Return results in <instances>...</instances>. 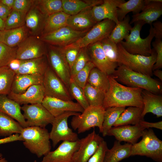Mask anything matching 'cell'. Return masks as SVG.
<instances>
[{"mask_svg":"<svg viewBox=\"0 0 162 162\" xmlns=\"http://www.w3.org/2000/svg\"><path fill=\"white\" fill-rule=\"evenodd\" d=\"M110 87L105 93L103 107L135 106L143 109L142 96L143 89L124 86L119 83L112 75H108Z\"/></svg>","mask_w":162,"mask_h":162,"instance_id":"obj_1","label":"cell"},{"mask_svg":"<svg viewBox=\"0 0 162 162\" xmlns=\"http://www.w3.org/2000/svg\"><path fill=\"white\" fill-rule=\"evenodd\" d=\"M117 81L128 86L141 88L154 94L161 93V83L151 77L134 71L120 64L112 75Z\"/></svg>","mask_w":162,"mask_h":162,"instance_id":"obj_2","label":"cell"},{"mask_svg":"<svg viewBox=\"0 0 162 162\" xmlns=\"http://www.w3.org/2000/svg\"><path fill=\"white\" fill-rule=\"evenodd\" d=\"M25 147L38 158L44 156L51 151L49 133L45 128L28 127L20 134Z\"/></svg>","mask_w":162,"mask_h":162,"instance_id":"obj_3","label":"cell"},{"mask_svg":"<svg viewBox=\"0 0 162 162\" xmlns=\"http://www.w3.org/2000/svg\"><path fill=\"white\" fill-rule=\"evenodd\" d=\"M134 23V26L129 34L125 39V41L120 43L124 48L131 54L149 56L152 53L151 42L154 37L153 26L150 25L148 35L143 39L140 37V32L145 23L143 21H138Z\"/></svg>","mask_w":162,"mask_h":162,"instance_id":"obj_4","label":"cell"},{"mask_svg":"<svg viewBox=\"0 0 162 162\" xmlns=\"http://www.w3.org/2000/svg\"><path fill=\"white\" fill-rule=\"evenodd\" d=\"M118 51V65L123 64L130 69L151 77L152 68L156 62L157 54L152 49L151 55L145 56L134 54L128 52L121 43L117 44Z\"/></svg>","mask_w":162,"mask_h":162,"instance_id":"obj_5","label":"cell"},{"mask_svg":"<svg viewBox=\"0 0 162 162\" xmlns=\"http://www.w3.org/2000/svg\"><path fill=\"white\" fill-rule=\"evenodd\" d=\"M142 140L132 145L130 156L140 155L150 158L157 162H162V141L151 128L145 129Z\"/></svg>","mask_w":162,"mask_h":162,"instance_id":"obj_6","label":"cell"},{"mask_svg":"<svg viewBox=\"0 0 162 162\" xmlns=\"http://www.w3.org/2000/svg\"><path fill=\"white\" fill-rule=\"evenodd\" d=\"M105 109L102 106H89L79 114L73 116L70 124L73 129L80 134L92 128L98 127L102 133Z\"/></svg>","mask_w":162,"mask_h":162,"instance_id":"obj_7","label":"cell"},{"mask_svg":"<svg viewBox=\"0 0 162 162\" xmlns=\"http://www.w3.org/2000/svg\"><path fill=\"white\" fill-rule=\"evenodd\" d=\"M80 114L79 112H67L55 117L49 133L50 139L54 148L61 141L73 142L79 139L77 134L68 126V121L70 116Z\"/></svg>","mask_w":162,"mask_h":162,"instance_id":"obj_8","label":"cell"},{"mask_svg":"<svg viewBox=\"0 0 162 162\" xmlns=\"http://www.w3.org/2000/svg\"><path fill=\"white\" fill-rule=\"evenodd\" d=\"M116 24L113 21L108 19L98 22L82 37L66 46L80 49L100 42L108 38Z\"/></svg>","mask_w":162,"mask_h":162,"instance_id":"obj_9","label":"cell"},{"mask_svg":"<svg viewBox=\"0 0 162 162\" xmlns=\"http://www.w3.org/2000/svg\"><path fill=\"white\" fill-rule=\"evenodd\" d=\"M21 109L27 127L45 128L55 118L41 104H24Z\"/></svg>","mask_w":162,"mask_h":162,"instance_id":"obj_10","label":"cell"},{"mask_svg":"<svg viewBox=\"0 0 162 162\" xmlns=\"http://www.w3.org/2000/svg\"><path fill=\"white\" fill-rule=\"evenodd\" d=\"M43 85L45 96L72 100L67 87L49 66L44 76Z\"/></svg>","mask_w":162,"mask_h":162,"instance_id":"obj_11","label":"cell"},{"mask_svg":"<svg viewBox=\"0 0 162 162\" xmlns=\"http://www.w3.org/2000/svg\"><path fill=\"white\" fill-rule=\"evenodd\" d=\"M79 31L66 26L42 35L40 39L51 46L63 47L71 44L84 36L89 30Z\"/></svg>","mask_w":162,"mask_h":162,"instance_id":"obj_12","label":"cell"},{"mask_svg":"<svg viewBox=\"0 0 162 162\" xmlns=\"http://www.w3.org/2000/svg\"><path fill=\"white\" fill-rule=\"evenodd\" d=\"M48 57L50 68L68 89L71 79L70 70L60 47L50 46Z\"/></svg>","mask_w":162,"mask_h":162,"instance_id":"obj_13","label":"cell"},{"mask_svg":"<svg viewBox=\"0 0 162 162\" xmlns=\"http://www.w3.org/2000/svg\"><path fill=\"white\" fill-rule=\"evenodd\" d=\"M44 43L36 36L27 37L17 46L16 58L26 60L44 56L46 52Z\"/></svg>","mask_w":162,"mask_h":162,"instance_id":"obj_14","label":"cell"},{"mask_svg":"<svg viewBox=\"0 0 162 162\" xmlns=\"http://www.w3.org/2000/svg\"><path fill=\"white\" fill-rule=\"evenodd\" d=\"M80 140L79 148L74 155V162H87L104 140L94 130Z\"/></svg>","mask_w":162,"mask_h":162,"instance_id":"obj_15","label":"cell"},{"mask_svg":"<svg viewBox=\"0 0 162 162\" xmlns=\"http://www.w3.org/2000/svg\"><path fill=\"white\" fill-rule=\"evenodd\" d=\"M80 140L62 141L55 150L44 156L41 162H74L73 157L79 148Z\"/></svg>","mask_w":162,"mask_h":162,"instance_id":"obj_16","label":"cell"},{"mask_svg":"<svg viewBox=\"0 0 162 162\" xmlns=\"http://www.w3.org/2000/svg\"><path fill=\"white\" fill-rule=\"evenodd\" d=\"M87 48L90 61L96 68L108 75L113 74L118 64L108 60L102 49L100 42L91 44Z\"/></svg>","mask_w":162,"mask_h":162,"instance_id":"obj_17","label":"cell"},{"mask_svg":"<svg viewBox=\"0 0 162 162\" xmlns=\"http://www.w3.org/2000/svg\"><path fill=\"white\" fill-rule=\"evenodd\" d=\"M42 105L54 117L67 112L82 113L84 109L77 103L72 100L45 96Z\"/></svg>","mask_w":162,"mask_h":162,"instance_id":"obj_18","label":"cell"},{"mask_svg":"<svg viewBox=\"0 0 162 162\" xmlns=\"http://www.w3.org/2000/svg\"><path fill=\"white\" fill-rule=\"evenodd\" d=\"M145 129L139 124L114 127L109 130L107 135L114 136L116 140L120 142L124 141L133 145L142 137Z\"/></svg>","mask_w":162,"mask_h":162,"instance_id":"obj_19","label":"cell"},{"mask_svg":"<svg viewBox=\"0 0 162 162\" xmlns=\"http://www.w3.org/2000/svg\"><path fill=\"white\" fill-rule=\"evenodd\" d=\"M124 0H103L100 4L95 6L91 8L92 16L96 22L108 19L114 22H118L117 14L118 8Z\"/></svg>","mask_w":162,"mask_h":162,"instance_id":"obj_20","label":"cell"},{"mask_svg":"<svg viewBox=\"0 0 162 162\" xmlns=\"http://www.w3.org/2000/svg\"><path fill=\"white\" fill-rule=\"evenodd\" d=\"M147 3L140 13L133 15L130 23L138 21L151 25L162 14V0H147Z\"/></svg>","mask_w":162,"mask_h":162,"instance_id":"obj_21","label":"cell"},{"mask_svg":"<svg viewBox=\"0 0 162 162\" xmlns=\"http://www.w3.org/2000/svg\"><path fill=\"white\" fill-rule=\"evenodd\" d=\"M7 96L20 105L41 104L45 97L44 87L43 85H34L23 93L17 94L10 92Z\"/></svg>","mask_w":162,"mask_h":162,"instance_id":"obj_22","label":"cell"},{"mask_svg":"<svg viewBox=\"0 0 162 162\" xmlns=\"http://www.w3.org/2000/svg\"><path fill=\"white\" fill-rule=\"evenodd\" d=\"M44 76L38 75L15 74L11 91L17 94L25 92L29 87L35 85H43Z\"/></svg>","mask_w":162,"mask_h":162,"instance_id":"obj_23","label":"cell"},{"mask_svg":"<svg viewBox=\"0 0 162 162\" xmlns=\"http://www.w3.org/2000/svg\"><path fill=\"white\" fill-rule=\"evenodd\" d=\"M20 105L7 95H0V111L18 122L23 128L27 127Z\"/></svg>","mask_w":162,"mask_h":162,"instance_id":"obj_24","label":"cell"},{"mask_svg":"<svg viewBox=\"0 0 162 162\" xmlns=\"http://www.w3.org/2000/svg\"><path fill=\"white\" fill-rule=\"evenodd\" d=\"M92 8L70 16L67 21V26L79 31L90 30L97 23L92 16Z\"/></svg>","mask_w":162,"mask_h":162,"instance_id":"obj_25","label":"cell"},{"mask_svg":"<svg viewBox=\"0 0 162 162\" xmlns=\"http://www.w3.org/2000/svg\"><path fill=\"white\" fill-rule=\"evenodd\" d=\"M142 96L143 107L142 116L144 118L148 113H152L159 118L162 116V97L143 89Z\"/></svg>","mask_w":162,"mask_h":162,"instance_id":"obj_26","label":"cell"},{"mask_svg":"<svg viewBox=\"0 0 162 162\" xmlns=\"http://www.w3.org/2000/svg\"><path fill=\"white\" fill-rule=\"evenodd\" d=\"M46 16L34 4L26 13L25 25L33 36H36L40 33H42Z\"/></svg>","mask_w":162,"mask_h":162,"instance_id":"obj_27","label":"cell"},{"mask_svg":"<svg viewBox=\"0 0 162 162\" xmlns=\"http://www.w3.org/2000/svg\"><path fill=\"white\" fill-rule=\"evenodd\" d=\"M48 67L44 56L35 58L23 60L15 74L44 76Z\"/></svg>","mask_w":162,"mask_h":162,"instance_id":"obj_28","label":"cell"},{"mask_svg":"<svg viewBox=\"0 0 162 162\" xmlns=\"http://www.w3.org/2000/svg\"><path fill=\"white\" fill-rule=\"evenodd\" d=\"M28 31L25 25L0 31V42L10 47L17 46L27 37Z\"/></svg>","mask_w":162,"mask_h":162,"instance_id":"obj_29","label":"cell"},{"mask_svg":"<svg viewBox=\"0 0 162 162\" xmlns=\"http://www.w3.org/2000/svg\"><path fill=\"white\" fill-rule=\"evenodd\" d=\"M62 1L63 11L70 16L100 4L103 2L102 0H62Z\"/></svg>","mask_w":162,"mask_h":162,"instance_id":"obj_30","label":"cell"},{"mask_svg":"<svg viewBox=\"0 0 162 162\" xmlns=\"http://www.w3.org/2000/svg\"><path fill=\"white\" fill-rule=\"evenodd\" d=\"M120 142L115 141L112 148L107 150L104 162H119L130 156L132 145L128 143L122 145Z\"/></svg>","mask_w":162,"mask_h":162,"instance_id":"obj_31","label":"cell"},{"mask_svg":"<svg viewBox=\"0 0 162 162\" xmlns=\"http://www.w3.org/2000/svg\"><path fill=\"white\" fill-rule=\"evenodd\" d=\"M142 110L143 108L140 107L129 106L121 113L113 126L139 124L144 120L142 116Z\"/></svg>","mask_w":162,"mask_h":162,"instance_id":"obj_32","label":"cell"},{"mask_svg":"<svg viewBox=\"0 0 162 162\" xmlns=\"http://www.w3.org/2000/svg\"><path fill=\"white\" fill-rule=\"evenodd\" d=\"M69 15L63 11L58 12L46 16L42 32V35L67 26Z\"/></svg>","mask_w":162,"mask_h":162,"instance_id":"obj_33","label":"cell"},{"mask_svg":"<svg viewBox=\"0 0 162 162\" xmlns=\"http://www.w3.org/2000/svg\"><path fill=\"white\" fill-rule=\"evenodd\" d=\"M14 119L0 111V136H8L20 134L23 128Z\"/></svg>","mask_w":162,"mask_h":162,"instance_id":"obj_34","label":"cell"},{"mask_svg":"<svg viewBox=\"0 0 162 162\" xmlns=\"http://www.w3.org/2000/svg\"><path fill=\"white\" fill-rule=\"evenodd\" d=\"M130 22V17L128 15L116 24L108 38L116 44L125 39L132 28Z\"/></svg>","mask_w":162,"mask_h":162,"instance_id":"obj_35","label":"cell"},{"mask_svg":"<svg viewBox=\"0 0 162 162\" xmlns=\"http://www.w3.org/2000/svg\"><path fill=\"white\" fill-rule=\"evenodd\" d=\"M87 83L105 93L110 86L108 75L96 67L91 70Z\"/></svg>","mask_w":162,"mask_h":162,"instance_id":"obj_36","label":"cell"},{"mask_svg":"<svg viewBox=\"0 0 162 162\" xmlns=\"http://www.w3.org/2000/svg\"><path fill=\"white\" fill-rule=\"evenodd\" d=\"M147 3V0H129L121 4L117 11L118 21L122 20L130 12L134 15L140 13Z\"/></svg>","mask_w":162,"mask_h":162,"instance_id":"obj_37","label":"cell"},{"mask_svg":"<svg viewBox=\"0 0 162 162\" xmlns=\"http://www.w3.org/2000/svg\"><path fill=\"white\" fill-rule=\"evenodd\" d=\"M125 107H113L105 109L101 133L103 136H107L109 130L125 110Z\"/></svg>","mask_w":162,"mask_h":162,"instance_id":"obj_38","label":"cell"},{"mask_svg":"<svg viewBox=\"0 0 162 162\" xmlns=\"http://www.w3.org/2000/svg\"><path fill=\"white\" fill-rule=\"evenodd\" d=\"M34 4L46 16L63 11L62 0H34Z\"/></svg>","mask_w":162,"mask_h":162,"instance_id":"obj_39","label":"cell"},{"mask_svg":"<svg viewBox=\"0 0 162 162\" xmlns=\"http://www.w3.org/2000/svg\"><path fill=\"white\" fill-rule=\"evenodd\" d=\"M15 74L8 66L0 67V95H8L10 93Z\"/></svg>","mask_w":162,"mask_h":162,"instance_id":"obj_40","label":"cell"},{"mask_svg":"<svg viewBox=\"0 0 162 162\" xmlns=\"http://www.w3.org/2000/svg\"><path fill=\"white\" fill-rule=\"evenodd\" d=\"M83 89L89 106H103L105 93L88 83Z\"/></svg>","mask_w":162,"mask_h":162,"instance_id":"obj_41","label":"cell"},{"mask_svg":"<svg viewBox=\"0 0 162 162\" xmlns=\"http://www.w3.org/2000/svg\"><path fill=\"white\" fill-rule=\"evenodd\" d=\"M26 15V14L12 9L4 22V29L16 28L25 25Z\"/></svg>","mask_w":162,"mask_h":162,"instance_id":"obj_42","label":"cell"},{"mask_svg":"<svg viewBox=\"0 0 162 162\" xmlns=\"http://www.w3.org/2000/svg\"><path fill=\"white\" fill-rule=\"evenodd\" d=\"M91 61L87 47L80 48L78 55L70 68L71 78L82 69Z\"/></svg>","mask_w":162,"mask_h":162,"instance_id":"obj_43","label":"cell"},{"mask_svg":"<svg viewBox=\"0 0 162 162\" xmlns=\"http://www.w3.org/2000/svg\"><path fill=\"white\" fill-rule=\"evenodd\" d=\"M100 42L102 49L108 60L112 62L118 64V51L117 44L108 38L104 39Z\"/></svg>","mask_w":162,"mask_h":162,"instance_id":"obj_44","label":"cell"},{"mask_svg":"<svg viewBox=\"0 0 162 162\" xmlns=\"http://www.w3.org/2000/svg\"><path fill=\"white\" fill-rule=\"evenodd\" d=\"M68 90L71 96L76 99L84 110L89 106L85 96L83 89L70 80Z\"/></svg>","mask_w":162,"mask_h":162,"instance_id":"obj_45","label":"cell"},{"mask_svg":"<svg viewBox=\"0 0 162 162\" xmlns=\"http://www.w3.org/2000/svg\"><path fill=\"white\" fill-rule=\"evenodd\" d=\"M17 47H10L0 42V67L8 66L16 58Z\"/></svg>","mask_w":162,"mask_h":162,"instance_id":"obj_46","label":"cell"},{"mask_svg":"<svg viewBox=\"0 0 162 162\" xmlns=\"http://www.w3.org/2000/svg\"><path fill=\"white\" fill-rule=\"evenodd\" d=\"M94 67H95L94 64L91 61H89L82 69L71 78L70 80L83 88L87 83L91 70Z\"/></svg>","mask_w":162,"mask_h":162,"instance_id":"obj_47","label":"cell"},{"mask_svg":"<svg viewBox=\"0 0 162 162\" xmlns=\"http://www.w3.org/2000/svg\"><path fill=\"white\" fill-rule=\"evenodd\" d=\"M70 68L75 62L80 49L67 46L60 47Z\"/></svg>","mask_w":162,"mask_h":162,"instance_id":"obj_48","label":"cell"},{"mask_svg":"<svg viewBox=\"0 0 162 162\" xmlns=\"http://www.w3.org/2000/svg\"><path fill=\"white\" fill-rule=\"evenodd\" d=\"M152 44L157 54L156 62L152 68L153 71L162 67V40L155 39Z\"/></svg>","mask_w":162,"mask_h":162,"instance_id":"obj_49","label":"cell"},{"mask_svg":"<svg viewBox=\"0 0 162 162\" xmlns=\"http://www.w3.org/2000/svg\"><path fill=\"white\" fill-rule=\"evenodd\" d=\"M108 149L106 142L104 140L100 144L97 151L87 162H104L105 154Z\"/></svg>","mask_w":162,"mask_h":162,"instance_id":"obj_50","label":"cell"},{"mask_svg":"<svg viewBox=\"0 0 162 162\" xmlns=\"http://www.w3.org/2000/svg\"><path fill=\"white\" fill-rule=\"evenodd\" d=\"M34 1L31 0H14L12 9L26 14L33 5Z\"/></svg>","mask_w":162,"mask_h":162,"instance_id":"obj_51","label":"cell"},{"mask_svg":"<svg viewBox=\"0 0 162 162\" xmlns=\"http://www.w3.org/2000/svg\"><path fill=\"white\" fill-rule=\"evenodd\" d=\"M155 39H162V23L160 21H156L153 24Z\"/></svg>","mask_w":162,"mask_h":162,"instance_id":"obj_52","label":"cell"},{"mask_svg":"<svg viewBox=\"0 0 162 162\" xmlns=\"http://www.w3.org/2000/svg\"><path fill=\"white\" fill-rule=\"evenodd\" d=\"M139 124L146 129L153 128L162 130V121L155 122H150L143 120L140 122Z\"/></svg>","mask_w":162,"mask_h":162,"instance_id":"obj_53","label":"cell"},{"mask_svg":"<svg viewBox=\"0 0 162 162\" xmlns=\"http://www.w3.org/2000/svg\"><path fill=\"white\" fill-rule=\"evenodd\" d=\"M19 141H23V140L20 134H16L0 139V145Z\"/></svg>","mask_w":162,"mask_h":162,"instance_id":"obj_54","label":"cell"},{"mask_svg":"<svg viewBox=\"0 0 162 162\" xmlns=\"http://www.w3.org/2000/svg\"><path fill=\"white\" fill-rule=\"evenodd\" d=\"M12 10L0 2V19L5 22L10 14Z\"/></svg>","mask_w":162,"mask_h":162,"instance_id":"obj_55","label":"cell"},{"mask_svg":"<svg viewBox=\"0 0 162 162\" xmlns=\"http://www.w3.org/2000/svg\"><path fill=\"white\" fill-rule=\"evenodd\" d=\"M22 61L16 58L14 59L10 62L8 66L15 72L19 69Z\"/></svg>","mask_w":162,"mask_h":162,"instance_id":"obj_56","label":"cell"},{"mask_svg":"<svg viewBox=\"0 0 162 162\" xmlns=\"http://www.w3.org/2000/svg\"><path fill=\"white\" fill-rule=\"evenodd\" d=\"M0 2L9 8L12 9L14 0H0Z\"/></svg>","mask_w":162,"mask_h":162,"instance_id":"obj_57","label":"cell"},{"mask_svg":"<svg viewBox=\"0 0 162 162\" xmlns=\"http://www.w3.org/2000/svg\"><path fill=\"white\" fill-rule=\"evenodd\" d=\"M158 78L160 80H162V71L160 69H157L153 70V74Z\"/></svg>","mask_w":162,"mask_h":162,"instance_id":"obj_58","label":"cell"},{"mask_svg":"<svg viewBox=\"0 0 162 162\" xmlns=\"http://www.w3.org/2000/svg\"><path fill=\"white\" fill-rule=\"evenodd\" d=\"M4 29V21L0 19V31Z\"/></svg>","mask_w":162,"mask_h":162,"instance_id":"obj_59","label":"cell"},{"mask_svg":"<svg viewBox=\"0 0 162 162\" xmlns=\"http://www.w3.org/2000/svg\"><path fill=\"white\" fill-rule=\"evenodd\" d=\"M0 162H8L7 160L4 158L2 154L0 153Z\"/></svg>","mask_w":162,"mask_h":162,"instance_id":"obj_60","label":"cell"},{"mask_svg":"<svg viewBox=\"0 0 162 162\" xmlns=\"http://www.w3.org/2000/svg\"><path fill=\"white\" fill-rule=\"evenodd\" d=\"M34 162H38L36 160H34Z\"/></svg>","mask_w":162,"mask_h":162,"instance_id":"obj_61","label":"cell"},{"mask_svg":"<svg viewBox=\"0 0 162 162\" xmlns=\"http://www.w3.org/2000/svg\"></svg>","mask_w":162,"mask_h":162,"instance_id":"obj_62","label":"cell"}]
</instances>
